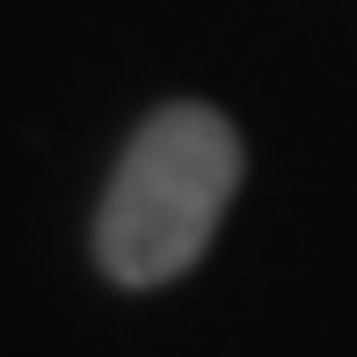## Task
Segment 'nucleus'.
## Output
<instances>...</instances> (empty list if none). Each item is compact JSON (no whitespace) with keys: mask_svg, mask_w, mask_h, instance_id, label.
<instances>
[{"mask_svg":"<svg viewBox=\"0 0 357 357\" xmlns=\"http://www.w3.org/2000/svg\"><path fill=\"white\" fill-rule=\"evenodd\" d=\"M241 153L234 117L212 102H160L124 139L117 168L95 204V270L117 291H160L204 263L226 204L241 197Z\"/></svg>","mask_w":357,"mask_h":357,"instance_id":"f257e3e1","label":"nucleus"}]
</instances>
